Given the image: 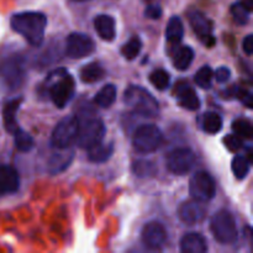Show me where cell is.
Wrapping results in <instances>:
<instances>
[{"mask_svg":"<svg viewBox=\"0 0 253 253\" xmlns=\"http://www.w3.org/2000/svg\"><path fill=\"white\" fill-rule=\"evenodd\" d=\"M11 29L21 35L30 44L40 46L43 41L47 26L46 15L39 11L17 12L10 20Z\"/></svg>","mask_w":253,"mask_h":253,"instance_id":"6da1fadb","label":"cell"},{"mask_svg":"<svg viewBox=\"0 0 253 253\" xmlns=\"http://www.w3.org/2000/svg\"><path fill=\"white\" fill-rule=\"evenodd\" d=\"M124 101L136 114L146 118H156L160 114V105L155 96L138 85H131L124 93Z\"/></svg>","mask_w":253,"mask_h":253,"instance_id":"7a4b0ae2","label":"cell"},{"mask_svg":"<svg viewBox=\"0 0 253 253\" xmlns=\"http://www.w3.org/2000/svg\"><path fill=\"white\" fill-rule=\"evenodd\" d=\"M210 231L217 242L231 245L237 241L236 221L229 210H219L210 220Z\"/></svg>","mask_w":253,"mask_h":253,"instance_id":"3957f363","label":"cell"},{"mask_svg":"<svg viewBox=\"0 0 253 253\" xmlns=\"http://www.w3.org/2000/svg\"><path fill=\"white\" fill-rule=\"evenodd\" d=\"M163 141V133L152 124L138 126L132 137V145L137 152L151 153L160 148Z\"/></svg>","mask_w":253,"mask_h":253,"instance_id":"277c9868","label":"cell"},{"mask_svg":"<svg viewBox=\"0 0 253 253\" xmlns=\"http://www.w3.org/2000/svg\"><path fill=\"white\" fill-rule=\"evenodd\" d=\"M105 133V124L103 123L101 119H89V120H86L82 125L79 124V130L76 142L79 148L89 150V148L103 142Z\"/></svg>","mask_w":253,"mask_h":253,"instance_id":"5b68a950","label":"cell"},{"mask_svg":"<svg viewBox=\"0 0 253 253\" xmlns=\"http://www.w3.org/2000/svg\"><path fill=\"white\" fill-rule=\"evenodd\" d=\"M79 130V120L77 116H67L62 119L54 127L51 136V145L58 150L69 148L76 142Z\"/></svg>","mask_w":253,"mask_h":253,"instance_id":"8992f818","label":"cell"},{"mask_svg":"<svg viewBox=\"0 0 253 253\" xmlns=\"http://www.w3.org/2000/svg\"><path fill=\"white\" fill-rule=\"evenodd\" d=\"M190 197L198 202H209L216 194V184L211 175L205 170L194 173L189 180Z\"/></svg>","mask_w":253,"mask_h":253,"instance_id":"52a82bcc","label":"cell"},{"mask_svg":"<svg viewBox=\"0 0 253 253\" xmlns=\"http://www.w3.org/2000/svg\"><path fill=\"white\" fill-rule=\"evenodd\" d=\"M74 91H76V82L73 77L63 71V74L59 76V78L49 88V96L57 108L63 109L72 100Z\"/></svg>","mask_w":253,"mask_h":253,"instance_id":"ba28073f","label":"cell"},{"mask_svg":"<svg viewBox=\"0 0 253 253\" xmlns=\"http://www.w3.org/2000/svg\"><path fill=\"white\" fill-rule=\"evenodd\" d=\"M195 161H197L195 153L190 148H175L168 153L167 168L173 174L184 175L193 169Z\"/></svg>","mask_w":253,"mask_h":253,"instance_id":"9c48e42d","label":"cell"},{"mask_svg":"<svg viewBox=\"0 0 253 253\" xmlns=\"http://www.w3.org/2000/svg\"><path fill=\"white\" fill-rule=\"evenodd\" d=\"M95 51V43L90 36L82 32H73L67 37L66 54L72 59H81L90 56Z\"/></svg>","mask_w":253,"mask_h":253,"instance_id":"30bf717a","label":"cell"},{"mask_svg":"<svg viewBox=\"0 0 253 253\" xmlns=\"http://www.w3.org/2000/svg\"><path fill=\"white\" fill-rule=\"evenodd\" d=\"M189 22L193 31L197 34L198 39L207 44L208 47H211L215 44V37L212 36V24L203 12L194 10L189 12Z\"/></svg>","mask_w":253,"mask_h":253,"instance_id":"8fae6325","label":"cell"},{"mask_svg":"<svg viewBox=\"0 0 253 253\" xmlns=\"http://www.w3.org/2000/svg\"><path fill=\"white\" fill-rule=\"evenodd\" d=\"M141 240L147 249H162L167 241V231L161 222L151 221L142 229Z\"/></svg>","mask_w":253,"mask_h":253,"instance_id":"7c38bea8","label":"cell"},{"mask_svg":"<svg viewBox=\"0 0 253 253\" xmlns=\"http://www.w3.org/2000/svg\"><path fill=\"white\" fill-rule=\"evenodd\" d=\"M205 214H207V209L202 204V202L194 199L183 203L178 209V216H179L180 221L187 225L198 224L204 220Z\"/></svg>","mask_w":253,"mask_h":253,"instance_id":"4fadbf2b","label":"cell"},{"mask_svg":"<svg viewBox=\"0 0 253 253\" xmlns=\"http://www.w3.org/2000/svg\"><path fill=\"white\" fill-rule=\"evenodd\" d=\"M20 187V177L17 170L11 166H0V197L17 192Z\"/></svg>","mask_w":253,"mask_h":253,"instance_id":"5bb4252c","label":"cell"},{"mask_svg":"<svg viewBox=\"0 0 253 253\" xmlns=\"http://www.w3.org/2000/svg\"><path fill=\"white\" fill-rule=\"evenodd\" d=\"M175 98H177L178 104L187 110L194 111L200 108V100L197 93L187 82L178 84L175 88Z\"/></svg>","mask_w":253,"mask_h":253,"instance_id":"9a60e30c","label":"cell"},{"mask_svg":"<svg viewBox=\"0 0 253 253\" xmlns=\"http://www.w3.org/2000/svg\"><path fill=\"white\" fill-rule=\"evenodd\" d=\"M180 251L184 253H205L208 251V244L204 236L197 232H189L180 240Z\"/></svg>","mask_w":253,"mask_h":253,"instance_id":"2e32d148","label":"cell"},{"mask_svg":"<svg viewBox=\"0 0 253 253\" xmlns=\"http://www.w3.org/2000/svg\"><path fill=\"white\" fill-rule=\"evenodd\" d=\"M22 103V98H15L12 100L7 101L2 109V120H4L5 130L7 132L14 135L17 130H19V125H17L16 114L19 110L20 105Z\"/></svg>","mask_w":253,"mask_h":253,"instance_id":"e0dca14e","label":"cell"},{"mask_svg":"<svg viewBox=\"0 0 253 253\" xmlns=\"http://www.w3.org/2000/svg\"><path fill=\"white\" fill-rule=\"evenodd\" d=\"M94 29H95L99 37L104 41H113L115 39V20L110 15H98L94 19Z\"/></svg>","mask_w":253,"mask_h":253,"instance_id":"ac0fdd59","label":"cell"},{"mask_svg":"<svg viewBox=\"0 0 253 253\" xmlns=\"http://www.w3.org/2000/svg\"><path fill=\"white\" fill-rule=\"evenodd\" d=\"M62 152H57L52 155V157L48 161V170L52 174H57L59 172H63L73 160V151L68 148L61 150Z\"/></svg>","mask_w":253,"mask_h":253,"instance_id":"d6986e66","label":"cell"},{"mask_svg":"<svg viewBox=\"0 0 253 253\" xmlns=\"http://www.w3.org/2000/svg\"><path fill=\"white\" fill-rule=\"evenodd\" d=\"M79 76H81V81L83 83L93 84L104 78V76H105V69L100 66V63L93 62V63H89L86 66H84L81 69Z\"/></svg>","mask_w":253,"mask_h":253,"instance_id":"ffe728a7","label":"cell"},{"mask_svg":"<svg viewBox=\"0 0 253 253\" xmlns=\"http://www.w3.org/2000/svg\"><path fill=\"white\" fill-rule=\"evenodd\" d=\"M114 152V143H99V145L94 146V147L88 150V158L90 162L94 163H104L111 157Z\"/></svg>","mask_w":253,"mask_h":253,"instance_id":"44dd1931","label":"cell"},{"mask_svg":"<svg viewBox=\"0 0 253 253\" xmlns=\"http://www.w3.org/2000/svg\"><path fill=\"white\" fill-rule=\"evenodd\" d=\"M183 36H184V27L182 20L178 16H172L166 29V39L169 43L177 44L182 41Z\"/></svg>","mask_w":253,"mask_h":253,"instance_id":"7402d4cb","label":"cell"},{"mask_svg":"<svg viewBox=\"0 0 253 253\" xmlns=\"http://www.w3.org/2000/svg\"><path fill=\"white\" fill-rule=\"evenodd\" d=\"M116 100V86L114 84H106L100 90L96 93L94 98V103L99 105L100 108L108 109L110 108Z\"/></svg>","mask_w":253,"mask_h":253,"instance_id":"603a6c76","label":"cell"},{"mask_svg":"<svg viewBox=\"0 0 253 253\" xmlns=\"http://www.w3.org/2000/svg\"><path fill=\"white\" fill-rule=\"evenodd\" d=\"M202 128L210 135L220 132L222 128L221 116L214 111H207L202 116Z\"/></svg>","mask_w":253,"mask_h":253,"instance_id":"cb8c5ba5","label":"cell"},{"mask_svg":"<svg viewBox=\"0 0 253 253\" xmlns=\"http://www.w3.org/2000/svg\"><path fill=\"white\" fill-rule=\"evenodd\" d=\"M193 59H194V51L192 47L183 46L173 56V64L178 71H185L189 68Z\"/></svg>","mask_w":253,"mask_h":253,"instance_id":"d4e9b609","label":"cell"},{"mask_svg":"<svg viewBox=\"0 0 253 253\" xmlns=\"http://www.w3.org/2000/svg\"><path fill=\"white\" fill-rule=\"evenodd\" d=\"M142 48V41L138 36H132L123 47H121V54L127 61H132L140 54Z\"/></svg>","mask_w":253,"mask_h":253,"instance_id":"484cf974","label":"cell"},{"mask_svg":"<svg viewBox=\"0 0 253 253\" xmlns=\"http://www.w3.org/2000/svg\"><path fill=\"white\" fill-rule=\"evenodd\" d=\"M15 136V147L20 151V152H29L35 147V141L31 135L22 131L21 128L14 133Z\"/></svg>","mask_w":253,"mask_h":253,"instance_id":"4316f807","label":"cell"},{"mask_svg":"<svg viewBox=\"0 0 253 253\" xmlns=\"http://www.w3.org/2000/svg\"><path fill=\"white\" fill-rule=\"evenodd\" d=\"M231 169L234 172L235 177L237 179H245L250 172V162L245 156L237 155L236 157L232 160Z\"/></svg>","mask_w":253,"mask_h":253,"instance_id":"83f0119b","label":"cell"},{"mask_svg":"<svg viewBox=\"0 0 253 253\" xmlns=\"http://www.w3.org/2000/svg\"><path fill=\"white\" fill-rule=\"evenodd\" d=\"M150 82L158 90H166L170 83L169 73L165 69H156L150 74Z\"/></svg>","mask_w":253,"mask_h":253,"instance_id":"f1b7e54d","label":"cell"},{"mask_svg":"<svg viewBox=\"0 0 253 253\" xmlns=\"http://www.w3.org/2000/svg\"><path fill=\"white\" fill-rule=\"evenodd\" d=\"M212 78H214V71L209 66H204L195 73L194 81L198 86L203 89L211 88Z\"/></svg>","mask_w":253,"mask_h":253,"instance_id":"f546056e","label":"cell"},{"mask_svg":"<svg viewBox=\"0 0 253 253\" xmlns=\"http://www.w3.org/2000/svg\"><path fill=\"white\" fill-rule=\"evenodd\" d=\"M132 172L135 173L138 178L152 177L156 173V167L152 162H150V161L140 160L133 162Z\"/></svg>","mask_w":253,"mask_h":253,"instance_id":"4dcf8cb0","label":"cell"},{"mask_svg":"<svg viewBox=\"0 0 253 253\" xmlns=\"http://www.w3.org/2000/svg\"><path fill=\"white\" fill-rule=\"evenodd\" d=\"M232 130L236 133L237 136L244 138H252L253 130L251 121L247 120V119H237L232 123Z\"/></svg>","mask_w":253,"mask_h":253,"instance_id":"1f68e13d","label":"cell"},{"mask_svg":"<svg viewBox=\"0 0 253 253\" xmlns=\"http://www.w3.org/2000/svg\"><path fill=\"white\" fill-rule=\"evenodd\" d=\"M231 14H232V17H234V20L237 22V24L246 25L250 20V14H251V11H249V10L244 6V4L240 1L232 5Z\"/></svg>","mask_w":253,"mask_h":253,"instance_id":"d6a6232c","label":"cell"},{"mask_svg":"<svg viewBox=\"0 0 253 253\" xmlns=\"http://www.w3.org/2000/svg\"><path fill=\"white\" fill-rule=\"evenodd\" d=\"M224 143L230 151H232V152H236V151H239L240 148L242 147L241 137L237 136L236 133H235V135H227L226 137L224 138Z\"/></svg>","mask_w":253,"mask_h":253,"instance_id":"836d02e7","label":"cell"},{"mask_svg":"<svg viewBox=\"0 0 253 253\" xmlns=\"http://www.w3.org/2000/svg\"><path fill=\"white\" fill-rule=\"evenodd\" d=\"M214 77L219 83H225V82L229 81L230 77H231V71H230L227 67H220V68H217L216 71H215Z\"/></svg>","mask_w":253,"mask_h":253,"instance_id":"e575fe53","label":"cell"},{"mask_svg":"<svg viewBox=\"0 0 253 253\" xmlns=\"http://www.w3.org/2000/svg\"><path fill=\"white\" fill-rule=\"evenodd\" d=\"M145 16L151 20H157L162 16V9L158 5H150L145 10Z\"/></svg>","mask_w":253,"mask_h":253,"instance_id":"d590c367","label":"cell"},{"mask_svg":"<svg viewBox=\"0 0 253 253\" xmlns=\"http://www.w3.org/2000/svg\"><path fill=\"white\" fill-rule=\"evenodd\" d=\"M242 48L247 56H251L253 53V35L250 34L245 37L244 41H242Z\"/></svg>","mask_w":253,"mask_h":253,"instance_id":"8d00e7d4","label":"cell"},{"mask_svg":"<svg viewBox=\"0 0 253 253\" xmlns=\"http://www.w3.org/2000/svg\"><path fill=\"white\" fill-rule=\"evenodd\" d=\"M236 96H239L240 100L242 101V103L245 104V105L247 106V108L251 109L252 108V94L250 93V91H246V90H240L239 94H236Z\"/></svg>","mask_w":253,"mask_h":253,"instance_id":"74e56055","label":"cell"},{"mask_svg":"<svg viewBox=\"0 0 253 253\" xmlns=\"http://www.w3.org/2000/svg\"><path fill=\"white\" fill-rule=\"evenodd\" d=\"M241 2L244 4V6L246 7L249 11H252L253 9V0H241Z\"/></svg>","mask_w":253,"mask_h":253,"instance_id":"f35d334b","label":"cell"},{"mask_svg":"<svg viewBox=\"0 0 253 253\" xmlns=\"http://www.w3.org/2000/svg\"><path fill=\"white\" fill-rule=\"evenodd\" d=\"M74 1H88V0H74Z\"/></svg>","mask_w":253,"mask_h":253,"instance_id":"ab89813d","label":"cell"},{"mask_svg":"<svg viewBox=\"0 0 253 253\" xmlns=\"http://www.w3.org/2000/svg\"><path fill=\"white\" fill-rule=\"evenodd\" d=\"M146 1H151V0H146Z\"/></svg>","mask_w":253,"mask_h":253,"instance_id":"60d3db41","label":"cell"}]
</instances>
